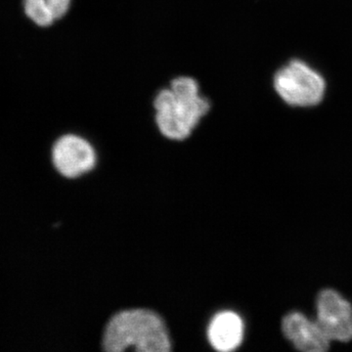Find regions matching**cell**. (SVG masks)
<instances>
[{
	"label": "cell",
	"mask_w": 352,
	"mask_h": 352,
	"mask_svg": "<svg viewBox=\"0 0 352 352\" xmlns=\"http://www.w3.org/2000/svg\"><path fill=\"white\" fill-rule=\"evenodd\" d=\"M104 349L122 352L134 347L141 352H168L170 336L161 317L150 310L120 312L109 322L104 333Z\"/></svg>",
	"instance_id": "obj_2"
},
{
	"label": "cell",
	"mask_w": 352,
	"mask_h": 352,
	"mask_svg": "<svg viewBox=\"0 0 352 352\" xmlns=\"http://www.w3.org/2000/svg\"><path fill=\"white\" fill-rule=\"evenodd\" d=\"M55 168L62 175L75 178L94 168L96 155L85 139L74 134L58 139L52 150Z\"/></svg>",
	"instance_id": "obj_5"
},
{
	"label": "cell",
	"mask_w": 352,
	"mask_h": 352,
	"mask_svg": "<svg viewBox=\"0 0 352 352\" xmlns=\"http://www.w3.org/2000/svg\"><path fill=\"white\" fill-rule=\"evenodd\" d=\"M282 331L298 351L325 352L330 349L331 340L318 323L310 320L300 312L286 315L282 321Z\"/></svg>",
	"instance_id": "obj_6"
},
{
	"label": "cell",
	"mask_w": 352,
	"mask_h": 352,
	"mask_svg": "<svg viewBox=\"0 0 352 352\" xmlns=\"http://www.w3.org/2000/svg\"><path fill=\"white\" fill-rule=\"evenodd\" d=\"M154 104L160 131L173 140L188 138L210 107L200 96L198 83L188 76L173 80L170 89L162 90Z\"/></svg>",
	"instance_id": "obj_1"
},
{
	"label": "cell",
	"mask_w": 352,
	"mask_h": 352,
	"mask_svg": "<svg viewBox=\"0 0 352 352\" xmlns=\"http://www.w3.org/2000/svg\"><path fill=\"white\" fill-rule=\"evenodd\" d=\"M210 344L217 351H235L244 338V323L242 318L232 311L220 312L215 315L208 329Z\"/></svg>",
	"instance_id": "obj_7"
},
{
	"label": "cell",
	"mask_w": 352,
	"mask_h": 352,
	"mask_svg": "<svg viewBox=\"0 0 352 352\" xmlns=\"http://www.w3.org/2000/svg\"><path fill=\"white\" fill-rule=\"evenodd\" d=\"M71 6V0H24L25 16L38 27L47 28L62 19Z\"/></svg>",
	"instance_id": "obj_8"
},
{
	"label": "cell",
	"mask_w": 352,
	"mask_h": 352,
	"mask_svg": "<svg viewBox=\"0 0 352 352\" xmlns=\"http://www.w3.org/2000/svg\"><path fill=\"white\" fill-rule=\"evenodd\" d=\"M316 309V322L331 342H351L352 305L346 298L333 289H324L317 296Z\"/></svg>",
	"instance_id": "obj_4"
},
{
	"label": "cell",
	"mask_w": 352,
	"mask_h": 352,
	"mask_svg": "<svg viewBox=\"0 0 352 352\" xmlns=\"http://www.w3.org/2000/svg\"><path fill=\"white\" fill-rule=\"evenodd\" d=\"M277 94L296 107H311L320 103L325 94V80L303 62H289L277 72L274 78Z\"/></svg>",
	"instance_id": "obj_3"
}]
</instances>
